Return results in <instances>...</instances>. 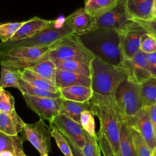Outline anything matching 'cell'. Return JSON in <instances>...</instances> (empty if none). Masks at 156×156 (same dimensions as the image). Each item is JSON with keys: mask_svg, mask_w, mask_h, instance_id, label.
<instances>
[{"mask_svg": "<svg viewBox=\"0 0 156 156\" xmlns=\"http://www.w3.org/2000/svg\"><path fill=\"white\" fill-rule=\"evenodd\" d=\"M89 102L91 112L99 120V131L105 136L118 156L120 129L125 120L117 108L115 96H101L93 93Z\"/></svg>", "mask_w": 156, "mask_h": 156, "instance_id": "6da1fadb", "label": "cell"}, {"mask_svg": "<svg viewBox=\"0 0 156 156\" xmlns=\"http://www.w3.org/2000/svg\"><path fill=\"white\" fill-rule=\"evenodd\" d=\"M79 37L94 58L114 66H121L124 58L117 31L98 29Z\"/></svg>", "mask_w": 156, "mask_h": 156, "instance_id": "7a4b0ae2", "label": "cell"}, {"mask_svg": "<svg viewBox=\"0 0 156 156\" xmlns=\"http://www.w3.org/2000/svg\"><path fill=\"white\" fill-rule=\"evenodd\" d=\"M90 65L93 93L101 96H115L118 87L127 78L124 68L96 58L92 60Z\"/></svg>", "mask_w": 156, "mask_h": 156, "instance_id": "3957f363", "label": "cell"}, {"mask_svg": "<svg viewBox=\"0 0 156 156\" xmlns=\"http://www.w3.org/2000/svg\"><path fill=\"white\" fill-rule=\"evenodd\" d=\"M71 34L73 32L65 22V18L52 20L50 25L31 38L14 43L1 42L0 53L20 47L49 48L56 41Z\"/></svg>", "mask_w": 156, "mask_h": 156, "instance_id": "277c9868", "label": "cell"}, {"mask_svg": "<svg viewBox=\"0 0 156 156\" xmlns=\"http://www.w3.org/2000/svg\"><path fill=\"white\" fill-rule=\"evenodd\" d=\"M46 57L52 61L77 60L91 64L94 58L81 41L79 36L71 34L51 45Z\"/></svg>", "mask_w": 156, "mask_h": 156, "instance_id": "5b68a950", "label": "cell"}, {"mask_svg": "<svg viewBox=\"0 0 156 156\" xmlns=\"http://www.w3.org/2000/svg\"><path fill=\"white\" fill-rule=\"evenodd\" d=\"M115 99L124 120L127 122L132 119L143 107L140 84L126 79L118 87Z\"/></svg>", "mask_w": 156, "mask_h": 156, "instance_id": "8992f818", "label": "cell"}, {"mask_svg": "<svg viewBox=\"0 0 156 156\" xmlns=\"http://www.w3.org/2000/svg\"><path fill=\"white\" fill-rule=\"evenodd\" d=\"M21 140L30 141L40 155H48L51 151V128L40 119L32 124H25L21 132Z\"/></svg>", "mask_w": 156, "mask_h": 156, "instance_id": "52a82bcc", "label": "cell"}, {"mask_svg": "<svg viewBox=\"0 0 156 156\" xmlns=\"http://www.w3.org/2000/svg\"><path fill=\"white\" fill-rule=\"evenodd\" d=\"M119 37L120 46L124 59L132 58L140 51V38L145 30L135 21L131 20L117 31Z\"/></svg>", "mask_w": 156, "mask_h": 156, "instance_id": "ba28073f", "label": "cell"}, {"mask_svg": "<svg viewBox=\"0 0 156 156\" xmlns=\"http://www.w3.org/2000/svg\"><path fill=\"white\" fill-rule=\"evenodd\" d=\"M28 107L42 119L49 122L60 114L62 98H49L23 94Z\"/></svg>", "mask_w": 156, "mask_h": 156, "instance_id": "9c48e42d", "label": "cell"}, {"mask_svg": "<svg viewBox=\"0 0 156 156\" xmlns=\"http://www.w3.org/2000/svg\"><path fill=\"white\" fill-rule=\"evenodd\" d=\"M49 124L51 127L56 129L62 135L66 136L74 142L80 149L83 148L85 144V136L83 129L80 124L63 114H59Z\"/></svg>", "mask_w": 156, "mask_h": 156, "instance_id": "30bf717a", "label": "cell"}, {"mask_svg": "<svg viewBox=\"0 0 156 156\" xmlns=\"http://www.w3.org/2000/svg\"><path fill=\"white\" fill-rule=\"evenodd\" d=\"M126 72L127 79L141 84L151 77L146 60V54L139 51L132 58L124 59L122 63Z\"/></svg>", "mask_w": 156, "mask_h": 156, "instance_id": "8fae6325", "label": "cell"}, {"mask_svg": "<svg viewBox=\"0 0 156 156\" xmlns=\"http://www.w3.org/2000/svg\"><path fill=\"white\" fill-rule=\"evenodd\" d=\"M96 20L97 29H103L118 31L132 20L125 9L123 0H118L115 7L96 18Z\"/></svg>", "mask_w": 156, "mask_h": 156, "instance_id": "7c38bea8", "label": "cell"}, {"mask_svg": "<svg viewBox=\"0 0 156 156\" xmlns=\"http://www.w3.org/2000/svg\"><path fill=\"white\" fill-rule=\"evenodd\" d=\"M65 22L77 36L88 34L97 29V20L85 9L80 8L65 18Z\"/></svg>", "mask_w": 156, "mask_h": 156, "instance_id": "4fadbf2b", "label": "cell"}, {"mask_svg": "<svg viewBox=\"0 0 156 156\" xmlns=\"http://www.w3.org/2000/svg\"><path fill=\"white\" fill-rule=\"evenodd\" d=\"M126 122L138 131L152 151L156 147L155 136L147 107L143 106L132 119Z\"/></svg>", "mask_w": 156, "mask_h": 156, "instance_id": "5bb4252c", "label": "cell"}, {"mask_svg": "<svg viewBox=\"0 0 156 156\" xmlns=\"http://www.w3.org/2000/svg\"><path fill=\"white\" fill-rule=\"evenodd\" d=\"M49 48L20 47L0 53V60L23 62H36L46 57Z\"/></svg>", "mask_w": 156, "mask_h": 156, "instance_id": "9a60e30c", "label": "cell"}, {"mask_svg": "<svg viewBox=\"0 0 156 156\" xmlns=\"http://www.w3.org/2000/svg\"><path fill=\"white\" fill-rule=\"evenodd\" d=\"M6 61L18 66L21 69H26L30 70L55 83L57 68L54 62L49 58H44L33 63L12 60Z\"/></svg>", "mask_w": 156, "mask_h": 156, "instance_id": "2e32d148", "label": "cell"}, {"mask_svg": "<svg viewBox=\"0 0 156 156\" xmlns=\"http://www.w3.org/2000/svg\"><path fill=\"white\" fill-rule=\"evenodd\" d=\"M51 21L52 20H44L37 16H35L28 21H25L15 35L7 42L14 43L31 38L36 34L50 25Z\"/></svg>", "mask_w": 156, "mask_h": 156, "instance_id": "e0dca14e", "label": "cell"}, {"mask_svg": "<svg viewBox=\"0 0 156 156\" xmlns=\"http://www.w3.org/2000/svg\"><path fill=\"white\" fill-rule=\"evenodd\" d=\"M154 0H123L125 9L131 20H151Z\"/></svg>", "mask_w": 156, "mask_h": 156, "instance_id": "ac0fdd59", "label": "cell"}, {"mask_svg": "<svg viewBox=\"0 0 156 156\" xmlns=\"http://www.w3.org/2000/svg\"><path fill=\"white\" fill-rule=\"evenodd\" d=\"M55 83L58 89L74 85L91 87V78L86 75L57 69Z\"/></svg>", "mask_w": 156, "mask_h": 156, "instance_id": "d6986e66", "label": "cell"}, {"mask_svg": "<svg viewBox=\"0 0 156 156\" xmlns=\"http://www.w3.org/2000/svg\"><path fill=\"white\" fill-rule=\"evenodd\" d=\"M0 87L3 89L13 87L20 90L19 80L21 69L6 60H0Z\"/></svg>", "mask_w": 156, "mask_h": 156, "instance_id": "ffe728a7", "label": "cell"}, {"mask_svg": "<svg viewBox=\"0 0 156 156\" xmlns=\"http://www.w3.org/2000/svg\"><path fill=\"white\" fill-rule=\"evenodd\" d=\"M26 123L14 110L10 113L0 111V131L8 135L15 136L21 132Z\"/></svg>", "mask_w": 156, "mask_h": 156, "instance_id": "44dd1931", "label": "cell"}, {"mask_svg": "<svg viewBox=\"0 0 156 156\" xmlns=\"http://www.w3.org/2000/svg\"><path fill=\"white\" fill-rule=\"evenodd\" d=\"M61 97L66 100L85 102L88 101L93 96L91 87L82 85H74L59 89Z\"/></svg>", "mask_w": 156, "mask_h": 156, "instance_id": "7402d4cb", "label": "cell"}, {"mask_svg": "<svg viewBox=\"0 0 156 156\" xmlns=\"http://www.w3.org/2000/svg\"><path fill=\"white\" fill-rule=\"evenodd\" d=\"M20 78L27 83L39 88L53 93L59 92V89L56 87L54 82L30 70L21 69Z\"/></svg>", "mask_w": 156, "mask_h": 156, "instance_id": "603a6c76", "label": "cell"}, {"mask_svg": "<svg viewBox=\"0 0 156 156\" xmlns=\"http://www.w3.org/2000/svg\"><path fill=\"white\" fill-rule=\"evenodd\" d=\"M85 110L91 112V106L89 101L79 102L63 99L60 114L65 115L80 124V114Z\"/></svg>", "mask_w": 156, "mask_h": 156, "instance_id": "cb8c5ba5", "label": "cell"}, {"mask_svg": "<svg viewBox=\"0 0 156 156\" xmlns=\"http://www.w3.org/2000/svg\"><path fill=\"white\" fill-rule=\"evenodd\" d=\"M118 156H137L129 127L126 121L120 129Z\"/></svg>", "mask_w": 156, "mask_h": 156, "instance_id": "d4e9b609", "label": "cell"}, {"mask_svg": "<svg viewBox=\"0 0 156 156\" xmlns=\"http://www.w3.org/2000/svg\"><path fill=\"white\" fill-rule=\"evenodd\" d=\"M118 0H85L84 8L92 16L98 18L113 9Z\"/></svg>", "mask_w": 156, "mask_h": 156, "instance_id": "484cf974", "label": "cell"}, {"mask_svg": "<svg viewBox=\"0 0 156 156\" xmlns=\"http://www.w3.org/2000/svg\"><path fill=\"white\" fill-rule=\"evenodd\" d=\"M54 63L57 69L69 71L90 77L91 64L77 60H57L54 61Z\"/></svg>", "mask_w": 156, "mask_h": 156, "instance_id": "4316f807", "label": "cell"}, {"mask_svg": "<svg viewBox=\"0 0 156 156\" xmlns=\"http://www.w3.org/2000/svg\"><path fill=\"white\" fill-rule=\"evenodd\" d=\"M10 151L16 155L20 151H23V141L20 137L8 135L0 131V152Z\"/></svg>", "mask_w": 156, "mask_h": 156, "instance_id": "83f0119b", "label": "cell"}, {"mask_svg": "<svg viewBox=\"0 0 156 156\" xmlns=\"http://www.w3.org/2000/svg\"><path fill=\"white\" fill-rule=\"evenodd\" d=\"M143 104L149 107L156 104V78L150 77L140 84Z\"/></svg>", "mask_w": 156, "mask_h": 156, "instance_id": "f1b7e54d", "label": "cell"}, {"mask_svg": "<svg viewBox=\"0 0 156 156\" xmlns=\"http://www.w3.org/2000/svg\"><path fill=\"white\" fill-rule=\"evenodd\" d=\"M20 91L23 94H27L32 96L42 97V98H62L61 94L59 92L53 93L49 91H46L35 86H33L21 78L19 80Z\"/></svg>", "mask_w": 156, "mask_h": 156, "instance_id": "f546056e", "label": "cell"}, {"mask_svg": "<svg viewBox=\"0 0 156 156\" xmlns=\"http://www.w3.org/2000/svg\"><path fill=\"white\" fill-rule=\"evenodd\" d=\"M132 136L136 154L137 156H151L152 151L147 145L146 141L141 136L138 131L133 127L129 126Z\"/></svg>", "mask_w": 156, "mask_h": 156, "instance_id": "4dcf8cb0", "label": "cell"}, {"mask_svg": "<svg viewBox=\"0 0 156 156\" xmlns=\"http://www.w3.org/2000/svg\"><path fill=\"white\" fill-rule=\"evenodd\" d=\"M85 144L81 149L84 156H101V151L97 136H92L83 130Z\"/></svg>", "mask_w": 156, "mask_h": 156, "instance_id": "1f68e13d", "label": "cell"}, {"mask_svg": "<svg viewBox=\"0 0 156 156\" xmlns=\"http://www.w3.org/2000/svg\"><path fill=\"white\" fill-rule=\"evenodd\" d=\"M25 21L7 23L0 24V40L1 43L8 41L23 26Z\"/></svg>", "mask_w": 156, "mask_h": 156, "instance_id": "d6a6232c", "label": "cell"}, {"mask_svg": "<svg viewBox=\"0 0 156 156\" xmlns=\"http://www.w3.org/2000/svg\"><path fill=\"white\" fill-rule=\"evenodd\" d=\"M94 114L88 110L82 112L80 116V124L83 130L92 136H97L95 131V121Z\"/></svg>", "mask_w": 156, "mask_h": 156, "instance_id": "836d02e7", "label": "cell"}, {"mask_svg": "<svg viewBox=\"0 0 156 156\" xmlns=\"http://www.w3.org/2000/svg\"><path fill=\"white\" fill-rule=\"evenodd\" d=\"M140 51L145 54L156 52V39L149 34L144 33L140 38Z\"/></svg>", "mask_w": 156, "mask_h": 156, "instance_id": "e575fe53", "label": "cell"}, {"mask_svg": "<svg viewBox=\"0 0 156 156\" xmlns=\"http://www.w3.org/2000/svg\"><path fill=\"white\" fill-rule=\"evenodd\" d=\"M15 109V99L10 93L2 89L0 93V111L6 113L12 112Z\"/></svg>", "mask_w": 156, "mask_h": 156, "instance_id": "d590c367", "label": "cell"}, {"mask_svg": "<svg viewBox=\"0 0 156 156\" xmlns=\"http://www.w3.org/2000/svg\"><path fill=\"white\" fill-rule=\"evenodd\" d=\"M50 128H51V136H52L54 138L61 152L65 156H74L68 143H67L66 140L64 138L63 135L56 129L52 128L51 127Z\"/></svg>", "mask_w": 156, "mask_h": 156, "instance_id": "8d00e7d4", "label": "cell"}, {"mask_svg": "<svg viewBox=\"0 0 156 156\" xmlns=\"http://www.w3.org/2000/svg\"><path fill=\"white\" fill-rule=\"evenodd\" d=\"M96 134L97 140L103 156H117L105 136L100 131Z\"/></svg>", "mask_w": 156, "mask_h": 156, "instance_id": "74e56055", "label": "cell"}, {"mask_svg": "<svg viewBox=\"0 0 156 156\" xmlns=\"http://www.w3.org/2000/svg\"><path fill=\"white\" fill-rule=\"evenodd\" d=\"M137 23L146 32L149 34L156 39V20H141L137 19L132 20Z\"/></svg>", "mask_w": 156, "mask_h": 156, "instance_id": "f35d334b", "label": "cell"}, {"mask_svg": "<svg viewBox=\"0 0 156 156\" xmlns=\"http://www.w3.org/2000/svg\"><path fill=\"white\" fill-rule=\"evenodd\" d=\"M146 56L151 76L156 78V52L146 54Z\"/></svg>", "mask_w": 156, "mask_h": 156, "instance_id": "ab89813d", "label": "cell"}, {"mask_svg": "<svg viewBox=\"0 0 156 156\" xmlns=\"http://www.w3.org/2000/svg\"><path fill=\"white\" fill-rule=\"evenodd\" d=\"M148 107L150 119L154 129L155 139H156V104H154Z\"/></svg>", "mask_w": 156, "mask_h": 156, "instance_id": "60d3db41", "label": "cell"}, {"mask_svg": "<svg viewBox=\"0 0 156 156\" xmlns=\"http://www.w3.org/2000/svg\"><path fill=\"white\" fill-rule=\"evenodd\" d=\"M63 136L68 143L74 156H84L82 152V150L74 142H73L70 139H69L66 136L63 135Z\"/></svg>", "mask_w": 156, "mask_h": 156, "instance_id": "b9f144b4", "label": "cell"}, {"mask_svg": "<svg viewBox=\"0 0 156 156\" xmlns=\"http://www.w3.org/2000/svg\"><path fill=\"white\" fill-rule=\"evenodd\" d=\"M152 20L156 19V0H154L152 10Z\"/></svg>", "mask_w": 156, "mask_h": 156, "instance_id": "7bdbcfd3", "label": "cell"}, {"mask_svg": "<svg viewBox=\"0 0 156 156\" xmlns=\"http://www.w3.org/2000/svg\"><path fill=\"white\" fill-rule=\"evenodd\" d=\"M0 156H15V154L10 151H3L0 152Z\"/></svg>", "mask_w": 156, "mask_h": 156, "instance_id": "ee69618b", "label": "cell"}, {"mask_svg": "<svg viewBox=\"0 0 156 156\" xmlns=\"http://www.w3.org/2000/svg\"><path fill=\"white\" fill-rule=\"evenodd\" d=\"M16 156H27V155L24 153L23 151H20V152H19L16 155Z\"/></svg>", "mask_w": 156, "mask_h": 156, "instance_id": "f6af8a7d", "label": "cell"}, {"mask_svg": "<svg viewBox=\"0 0 156 156\" xmlns=\"http://www.w3.org/2000/svg\"><path fill=\"white\" fill-rule=\"evenodd\" d=\"M151 156H156V147L152 151Z\"/></svg>", "mask_w": 156, "mask_h": 156, "instance_id": "bcb514c9", "label": "cell"}, {"mask_svg": "<svg viewBox=\"0 0 156 156\" xmlns=\"http://www.w3.org/2000/svg\"><path fill=\"white\" fill-rule=\"evenodd\" d=\"M2 89H3V88H2L1 87H0V93H1V90H2Z\"/></svg>", "mask_w": 156, "mask_h": 156, "instance_id": "7dc6e473", "label": "cell"}, {"mask_svg": "<svg viewBox=\"0 0 156 156\" xmlns=\"http://www.w3.org/2000/svg\"><path fill=\"white\" fill-rule=\"evenodd\" d=\"M40 156H41V155H40ZM43 156H49L48 155H43Z\"/></svg>", "mask_w": 156, "mask_h": 156, "instance_id": "c3c4849f", "label": "cell"}, {"mask_svg": "<svg viewBox=\"0 0 156 156\" xmlns=\"http://www.w3.org/2000/svg\"><path fill=\"white\" fill-rule=\"evenodd\" d=\"M156 20V19H155V20Z\"/></svg>", "mask_w": 156, "mask_h": 156, "instance_id": "681fc988", "label": "cell"}]
</instances>
